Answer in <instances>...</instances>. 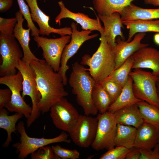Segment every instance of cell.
Instances as JSON below:
<instances>
[{
    "label": "cell",
    "mask_w": 159,
    "mask_h": 159,
    "mask_svg": "<svg viewBox=\"0 0 159 159\" xmlns=\"http://www.w3.org/2000/svg\"><path fill=\"white\" fill-rule=\"evenodd\" d=\"M30 65L35 75L38 89L41 96L37 108L42 114L50 110L52 106L68 95L60 74L55 71L44 60H33Z\"/></svg>",
    "instance_id": "obj_1"
},
{
    "label": "cell",
    "mask_w": 159,
    "mask_h": 159,
    "mask_svg": "<svg viewBox=\"0 0 159 159\" xmlns=\"http://www.w3.org/2000/svg\"><path fill=\"white\" fill-rule=\"evenodd\" d=\"M68 82L76 95L78 104L83 109L85 115H95L98 111L94 105L92 94L95 82L88 69L78 62L72 64Z\"/></svg>",
    "instance_id": "obj_2"
},
{
    "label": "cell",
    "mask_w": 159,
    "mask_h": 159,
    "mask_svg": "<svg viewBox=\"0 0 159 159\" xmlns=\"http://www.w3.org/2000/svg\"><path fill=\"white\" fill-rule=\"evenodd\" d=\"M100 43L92 56L84 55L80 63L87 65L89 72L95 82L100 83L115 69V57L113 48L107 42L103 34H101Z\"/></svg>",
    "instance_id": "obj_3"
},
{
    "label": "cell",
    "mask_w": 159,
    "mask_h": 159,
    "mask_svg": "<svg viewBox=\"0 0 159 159\" xmlns=\"http://www.w3.org/2000/svg\"><path fill=\"white\" fill-rule=\"evenodd\" d=\"M17 130L20 134V142L14 143L13 147L16 149V153H18V158L24 159L30 154L36 151L40 148L56 143H71L69 138V134L64 131L58 136L51 138H32L26 133L23 121H21L16 126Z\"/></svg>",
    "instance_id": "obj_4"
},
{
    "label": "cell",
    "mask_w": 159,
    "mask_h": 159,
    "mask_svg": "<svg viewBox=\"0 0 159 159\" xmlns=\"http://www.w3.org/2000/svg\"><path fill=\"white\" fill-rule=\"evenodd\" d=\"M129 75L133 80L132 88L135 97L159 107L156 86L158 76L140 68L134 69Z\"/></svg>",
    "instance_id": "obj_5"
},
{
    "label": "cell",
    "mask_w": 159,
    "mask_h": 159,
    "mask_svg": "<svg viewBox=\"0 0 159 159\" xmlns=\"http://www.w3.org/2000/svg\"><path fill=\"white\" fill-rule=\"evenodd\" d=\"M20 45L13 34H0V53L2 61L0 66L1 77L17 73L16 66L24 56Z\"/></svg>",
    "instance_id": "obj_6"
},
{
    "label": "cell",
    "mask_w": 159,
    "mask_h": 159,
    "mask_svg": "<svg viewBox=\"0 0 159 159\" xmlns=\"http://www.w3.org/2000/svg\"><path fill=\"white\" fill-rule=\"evenodd\" d=\"M16 68L23 77L22 97L24 98L26 95L29 96L32 102V112L27 121V125L29 127L40 115V112L37 106L41 96L37 88L35 74L30 64L21 59Z\"/></svg>",
    "instance_id": "obj_7"
},
{
    "label": "cell",
    "mask_w": 159,
    "mask_h": 159,
    "mask_svg": "<svg viewBox=\"0 0 159 159\" xmlns=\"http://www.w3.org/2000/svg\"><path fill=\"white\" fill-rule=\"evenodd\" d=\"M97 117L98 123L96 133L91 147L97 151L114 148L117 123L114 114L107 111L99 113Z\"/></svg>",
    "instance_id": "obj_8"
},
{
    "label": "cell",
    "mask_w": 159,
    "mask_h": 159,
    "mask_svg": "<svg viewBox=\"0 0 159 159\" xmlns=\"http://www.w3.org/2000/svg\"><path fill=\"white\" fill-rule=\"evenodd\" d=\"M23 77L18 71L14 75L5 76L0 78V83L7 86L12 92L11 101L5 107L9 111L23 114L29 118L32 112V107L24 101L20 92L23 90Z\"/></svg>",
    "instance_id": "obj_9"
},
{
    "label": "cell",
    "mask_w": 159,
    "mask_h": 159,
    "mask_svg": "<svg viewBox=\"0 0 159 159\" xmlns=\"http://www.w3.org/2000/svg\"><path fill=\"white\" fill-rule=\"evenodd\" d=\"M50 116L57 129L69 134L77 122L80 115L74 106L65 97L51 107Z\"/></svg>",
    "instance_id": "obj_10"
},
{
    "label": "cell",
    "mask_w": 159,
    "mask_h": 159,
    "mask_svg": "<svg viewBox=\"0 0 159 159\" xmlns=\"http://www.w3.org/2000/svg\"><path fill=\"white\" fill-rule=\"evenodd\" d=\"M71 36L66 35L55 38L43 36L34 37V40L43 51V56L46 62L56 72L60 67L62 54L65 46L70 42Z\"/></svg>",
    "instance_id": "obj_11"
},
{
    "label": "cell",
    "mask_w": 159,
    "mask_h": 159,
    "mask_svg": "<svg viewBox=\"0 0 159 159\" xmlns=\"http://www.w3.org/2000/svg\"><path fill=\"white\" fill-rule=\"evenodd\" d=\"M72 29L71 39L68 44L65 47L62 54L60 67L58 72L62 76L64 85H67V78L66 73L69 68L67 63L68 60L77 52L82 44L85 41L97 37L98 34H95L90 35V30H77V24L72 22L71 24Z\"/></svg>",
    "instance_id": "obj_12"
},
{
    "label": "cell",
    "mask_w": 159,
    "mask_h": 159,
    "mask_svg": "<svg viewBox=\"0 0 159 159\" xmlns=\"http://www.w3.org/2000/svg\"><path fill=\"white\" fill-rule=\"evenodd\" d=\"M97 123V117L80 115L77 122L69 134L74 144L83 148L91 146L96 136Z\"/></svg>",
    "instance_id": "obj_13"
},
{
    "label": "cell",
    "mask_w": 159,
    "mask_h": 159,
    "mask_svg": "<svg viewBox=\"0 0 159 159\" xmlns=\"http://www.w3.org/2000/svg\"><path fill=\"white\" fill-rule=\"evenodd\" d=\"M146 34L145 33H137L135 35L133 40L129 42L122 40L119 36L116 37V44L113 48L115 61L114 70L120 67L138 50L148 46V44L141 42Z\"/></svg>",
    "instance_id": "obj_14"
},
{
    "label": "cell",
    "mask_w": 159,
    "mask_h": 159,
    "mask_svg": "<svg viewBox=\"0 0 159 159\" xmlns=\"http://www.w3.org/2000/svg\"><path fill=\"white\" fill-rule=\"evenodd\" d=\"M58 4L60 11L55 19L56 24L59 23L60 26L62 19L69 18L79 24L82 30H90L91 32L96 30L99 32L100 35L103 34L104 27L102 26L98 17L96 19H93L83 13L72 12L66 7L62 1H59Z\"/></svg>",
    "instance_id": "obj_15"
},
{
    "label": "cell",
    "mask_w": 159,
    "mask_h": 159,
    "mask_svg": "<svg viewBox=\"0 0 159 159\" xmlns=\"http://www.w3.org/2000/svg\"><path fill=\"white\" fill-rule=\"evenodd\" d=\"M29 8L32 19L37 23L39 27L40 34L49 36L52 33L58 34L61 36H71V27H66L56 29L51 26L49 24V17L45 14L39 7L37 0H25Z\"/></svg>",
    "instance_id": "obj_16"
},
{
    "label": "cell",
    "mask_w": 159,
    "mask_h": 159,
    "mask_svg": "<svg viewBox=\"0 0 159 159\" xmlns=\"http://www.w3.org/2000/svg\"><path fill=\"white\" fill-rule=\"evenodd\" d=\"M133 60L132 69L147 68L152 73L159 75V51L155 48L147 47H143L132 55Z\"/></svg>",
    "instance_id": "obj_17"
},
{
    "label": "cell",
    "mask_w": 159,
    "mask_h": 159,
    "mask_svg": "<svg viewBox=\"0 0 159 159\" xmlns=\"http://www.w3.org/2000/svg\"><path fill=\"white\" fill-rule=\"evenodd\" d=\"M17 20L13 32V35L19 43L24 53L22 60L30 64L33 60L39 59L37 57L31 50L29 43L30 41V32L31 29L23 28L24 16L20 10L15 13Z\"/></svg>",
    "instance_id": "obj_18"
},
{
    "label": "cell",
    "mask_w": 159,
    "mask_h": 159,
    "mask_svg": "<svg viewBox=\"0 0 159 159\" xmlns=\"http://www.w3.org/2000/svg\"><path fill=\"white\" fill-rule=\"evenodd\" d=\"M98 17L102 22L104 25L103 34L108 43L114 48L116 44L115 39L118 36L125 40V37L121 31L124 28L120 14L115 12L110 16L98 14Z\"/></svg>",
    "instance_id": "obj_19"
},
{
    "label": "cell",
    "mask_w": 159,
    "mask_h": 159,
    "mask_svg": "<svg viewBox=\"0 0 159 159\" xmlns=\"http://www.w3.org/2000/svg\"><path fill=\"white\" fill-rule=\"evenodd\" d=\"M159 129L144 122L137 128L134 147L142 149H152L158 143Z\"/></svg>",
    "instance_id": "obj_20"
},
{
    "label": "cell",
    "mask_w": 159,
    "mask_h": 159,
    "mask_svg": "<svg viewBox=\"0 0 159 159\" xmlns=\"http://www.w3.org/2000/svg\"><path fill=\"white\" fill-rule=\"evenodd\" d=\"M120 14L124 21L152 20L159 19V8H142L132 3L125 7Z\"/></svg>",
    "instance_id": "obj_21"
},
{
    "label": "cell",
    "mask_w": 159,
    "mask_h": 159,
    "mask_svg": "<svg viewBox=\"0 0 159 159\" xmlns=\"http://www.w3.org/2000/svg\"><path fill=\"white\" fill-rule=\"evenodd\" d=\"M113 114L117 124L137 128L144 122L137 104L121 108Z\"/></svg>",
    "instance_id": "obj_22"
},
{
    "label": "cell",
    "mask_w": 159,
    "mask_h": 159,
    "mask_svg": "<svg viewBox=\"0 0 159 159\" xmlns=\"http://www.w3.org/2000/svg\"><path fill=\"white\" fill-rule=\"evenodd\" d=\"M133 80L129 75L127 82L120 95L109 107L107 111L112 113L122 108L136 104L141 100L135 96L132 90Z\"/></svg>",
    "instance_id": "obj_23"
},
{
    "label": "cell",
    "mask_w": 159,
    "mask_h": 159,
    "mask_svg": "<svg viewBox=\"0 0 159 159\" xmlns=\"http://www.w3.org/2000/svg\"><path fill=\"white\" fill-rule=\"evenodd\" d=\"M137 0H93L94 9L98 14L109 16L114 13H120L123 8Z\"/></svg>",
    "instance_id": "obj_24"
},
{
    "label": "cell",
    "mask_w": 159,
    "mask_h": 159,
    "mask_svg": "<svg viewBox=\"0 0 159 159\" xmlns=\"http://www.w3.org/2000/svg\"><path fill=\"white\" fill-rule=\"evenodd\" d=\"M122 23L129 30L127 40L128 42H130L132 37L138 33L153 32L159 33V20L122 21Z\"/></svg>",
    "instance_id": "obj_25"
},
{
    "label": "cell",
    "mask_w": 159,
    "mask_h": 159,
    "mask_svg": "<svg viewBox=\"0 0 159 159\" xmlns=\"http://www.w3.org/2000/svg\"><path fill=\"white\" fill-rule=\"evenodd\" d=\"M137 128L117 124L114 143L115 146H122L128 149L134 147Z\"/></svg>",
    "instance_id": "obj_26"
},
{
    "label": "cell",
    "mask_w": 159,
    "mask_h": 159,
    "mask_svg": "<svg viewBox=\"0 0 159 159\" xmlns=\"http://www.w3.org/2000/svg\"><path fill=\"white\" fill-rule=\"evenodd\" d=\"M8 114V111L4 108L0 110V128L5 130L7 134L6 139L2 145L3 147L5 148L8 147L12 141V133H15L17 131L16 124L24 115L17 112L11 115Z\"/></svg>",
    "instance_id": "obj_27"
},
{
    "label": "cell",
    "mask_w": 159,
    "mask_h": 159,
    "mask_svg": "<svg viewBox=\"0 0 159 159\" xmlns=\"http://www.w3.org/2000/svg\"><path fill=\"white\" fill-rule=\"evenodd\" d=\"M92 99L93 104L99 113L107 111L111 104L109 95L100 83H95L92 90Z\"/></svg>",
    "instance_id": "obj_28"
},
{
    "label": "cell",
    "mask_w": 159,
    "mask_h": 159,
    "mask_svg": "<svg viewBox=\"0 0 159 159\" xmlns=\"http://www.w3.org/2000/svg\"><path fill=\"white\" fill-rule=\"evenodd\" d=\"M136 104L144 121L159 129V107L142 100Z\"/></svg>",
    "instance_id": "obj_29"
},
{
    "label": "cell",
    "mask_w": 159,
    "mask_h": 159,
    "mask_svg": "<svg viewBox=\"0 0 159 159\" xmlns=\"http://www.w3.org/2000/svg\"><path fill=\"white\" fill-rule=\"evenodd\" d=\"M133 63V60L131 56L120 67L114 70L105 79L113 81L123 87L127 82Z\"/></svg>",
    "instance_id": "obj_30"
},
{
    "label": "cell",
    "mask_w": 159,
    "mask_h": 159,
    "mask_svg": "<svg viewBox=\"0 0 159 159\" xmlns=\"http://www.w3.org/2000/svg\"><path fill=\"white\" fill-rule=\"evenodd\" d=\"M100 83L109 95L112 104L117 98L123 87L111 80L105 79Z\"/></svg>",
    "instance_id": "obj_31"
},
{
    "label": "cell",
    "mask_w": 159,
    "mask_h": 159,
    "mask_svg": "<svg viewBox=\"0 0 159 159\" xmlns=\"http://www.w3.org/2000/svg\"><path fill=\"white\" fill-rule=\"evenodd\" d=\"M56 159H77L80 153L77 150H69L59 145L51 146Z\"/></svg>",
    "instance_id": "obj_32"
},
{
    "label": "cell",
    "mask_w": 159,
    "mask_h": 159,
    "mask_svg": "<svg viewBox=\"0 0 159 159\" xmlns=\"http://www.w3.org/2000/svg\"><path fill=\"white\" fill-rule=\"evenodd\" d=\"M130 149L122 146H116L108 150L102 155L100 159H125Z\"/></svg>",
    "instance_id": "obj_33"
},
{
    "label": "cell",
    "mask_w": 159,
    "mask_h": 159,
    "mask_svg": "<svg viewBox=\"0 0 159 159\" xmlns=\"http://www.w3.org/2000/svg\"><path fill=\"white\" fill-rule=\"evenodd\" d=\"M16 18H5L0 17V34H12L17 23Z\"/></svg>",
    "instance_id": "obj_34"
},
{
    "label": "cell",
    "mask_w": 159,
    "mask_h": 159,
    "mask_svg": "<svg viewBox=\"0 0 159 159\" xmlns=\"http://www.w3.org/2000/svg\"><path fill=\"white\" fill-rule=\"evenodd\" d=\"M32 159H56L51 147H42L31 154Z\"/></svg>",
    "instance_id": "obj_35"
},
{
    "label": "cell",
    "mask_w": 159,
    "mask_h": 159,
    "mask_svg": "<svg viewBox=\"0 0 159 159\" xmlns=\"http://www.w3.org/2000/svg\"><path fill=\"white\" fill-rule=\"evenodd\" d=\"M141 155L140 159H159V143L152 149L139 148Z\"/></svg>",
    "instance_id": "obj_36"
},
{
    "label": "cell",
    "mask_w": 159,
    "mask_h": 159,
    "mask_svg": "<svg viewBox=\"0 0 159 159\" xmlns=\"http://www.w3.org/2000/svg\"><path fill=\"white\" fill-rule=\"evenodd\" d=\"M11 94V91L9 88L0 89V110L10 102Z\"/></svg>",
    "instance_id": "obj_37"
},
{
    "label": "cell",
    "mask_w": 159,
    "mask_h": 159,
    "mask_svg": "<svg viewBox=\"0 0 159 159\" xmlns=\"http://www.w3.org/2000/svg\"><path fill=\"white\" fill-rule=\"evenodd\" d=\"M141 153L139 148L134 147L130 149L126 159H140Z\"/></svg>",
    "instance_id": "obj_38"
},
{
    "label": "cell",
    "mask_w": 159,
    "mask_h": 159,
    "mask_svg": "<svg viewBox=\"0 0 159 159\" xmlns=\"http://www.w3.org/2000/svg\"><path fill=\"white\" fill-rule=\"evenodd\" d=\"M13 3V0H0V13L8 11L12 5Z\"/></svg>",
    "instance_id": "obj_39"
},
{
    "label": "cell",
    "mask_w": 159,
    "mask_h": 159,
    "mask_svg": "<svg viewBox=\"0 0 159 159\" xmlns=\"http://www.w3.org/2000/svg\"><path fill=\"white\" fill-rule=\"evenodd\" d=\"M144 1L146 4L152 5L155 6H159V0H144Z\"/></svg>",
    "instance_id": "obj_40"
},
{
    "label": "cell",
    "mask_w": 159,
    "mask_h": 159,
    "mask_svg": "<svg viewBox=\"0 0 159 159\" xmlns=\"http://www.w3.org/2000/svg\"><path fill=\"white\" fill-rule=\"evenodd\" d=\"M154 40L155 43L159 45V33L155 34L154 36Z\"/></svg>",
    "instance_id": "obj_41"
},
{
    "label": "cell",
    "mask_w": 159,
    "mask_h": 159,
    "mask_svg": "<svg viewBox=\"0 0 159 159\" xmlns=\"http://www.w3.org/2000/svg\"><path fill=\"white\" fill-rule=\"evenodd\" d=\"M157 94L159 102V75L158 76L157 80L156 83Z\"/></svg>",
    "instance_id": "obj_42"
},
{
    "label": "cell",
    "mask_w": 159,
    "mask_h": 159,
    "mask_svg": "<svg viewBox=\"0 0 159 159\" xmlns=\"http://www.w3.org/2000/svg\"><path fill=\"white\" fill-rule=\"evenodd\" d=\"M158 143H159V137L158 140Z\"/></svg>",
    "instance_id": "obj_43"
},
{
    "label": "cell",
    "mask_w": 159,
    "mask_h": 159,
    "mask_svg": "<svg viewBox=\"0 0 159 159\" xmlns=\"http://www.w3.org/2000/svg\"></svg>",
    "instance_id": "obj_44"
}]
</instances>
